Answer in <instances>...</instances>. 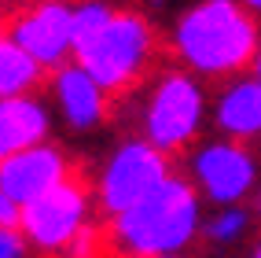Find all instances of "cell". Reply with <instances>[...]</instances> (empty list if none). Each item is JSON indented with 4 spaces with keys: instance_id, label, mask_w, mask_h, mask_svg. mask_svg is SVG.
<instances>
[{
    "instance_id": "cell-2",
    "label": "cell",
    "mask_w": 261,
    "mask_h": 258,
    "mask_svg": "<svg viewBox=\"0 0 261 258\" xmlns=\"http://www.w3.org/2000/svg\"><path fill=\"white\" fill-rule=\"evenodd\" d=\"M118 114H125L133 136L173 159L177 151H191L199 144L202 126L210 118V92L184 66L159 63L133 92H125Z\"/></svg>"
},
{
    "instance_id": "cell-8",
    "label": "cell",
    "mask_w": 261,
    "mask_h": 258,
    "mask_svg": "<svg viewBox=\"0 0 261 258\" xmlns=\"http://www.w3.org/2000/svg\"><path fill=\"white\" fill-rule=\"evenodd\" d=\"M70 11H74V0H30L4 22V33L44 74H51L74 59Z\"/></svg>"
},
{
    "instance_id": "cell-3",
    "label": "cell",
    "mask_w": 261,
    "mask_h": 258,
    "mask_svg": "<svg viewBox=\"0 0 261 258\" xmlns=\"http://www.w3.org/2000/svg\"><path fill=\"white\" fill-rule=\"evenodd\" d=\"M202 199L184 174H173L166 184L118 214L103 229V244L114 258H169L184 254L202 232Z\"/></svg>"
},
{
    "instance_id": "cell-18",
    "label": "cell",
    "mask_w": 261,
    "mask_h": 258,
    "mask_svg": "<svg viewBox=\"0 0 261 258\" xmlns=\"http://www.w3.org/2000/svg\"><path fill=\"white\" fill-rule=\"evenodd\" d=\"M8 225H19V206L0 192V229H8Z\"/></svg>"
},
{
    "instance_id": "cell-7",
    "label": "cell",
    "mask_w": 261,
    "mask_h": 258,
    "mask_svg": "<svg viewBox=\"0 0 261 258\" xmlns=\"http://www.w3.org/2000/svg\"><path fill=\"white\" fill-rule=\"evenodd\" d=\"M92 210H96L92 184L81 174H74V177H66L59 188L44 192L41 199L26 203L19 210V229L30 240L33 254L59 258L85 225H92Z\"/></svg>"
},
{
    "instance_id": "cell-1",
    "label": "cell",
    "mask_w": 261,
    "mask_h": 258,
    "mask_svg": "<svg viewBox=\"0 0 261 258\" xmlns=\"http://www.w3.org/2000/svg\"><path fill=\"white\" fill-rule=\"evenodd\" d=\"M261 44V22L239 0H191L169 22V59L199 81H228L250 71Z\"/></svg>"
},
{
    "instance_id": "cell-6",
    "label": "cell",
    "mask_w": 261,
    "mask_h": 258,
    "mask_svg": "<svg viewBox=\"0 0 261 258\" xmlns=\"http://www.w3.org/2000/svg\"><path fill=\"white\" fill-rule=\"evenodd\" d=\"M191 188L202 203L214 206H243L261 184V162L254 148L210 136L188 151V174Z\"/></svg>"
},
{
    "instance_id": "cell-9",
    "label": "cell",
    "mask_w": 261,
    "mask_h": 258,
    "mask_svg": "<svg viewBox=\"0 0 261 258\" xmlns=\"http://www.w3.org/2000/svg\"><path fill=\"white\" fill-rule=\"evenodd\" d=\"M74 174L77 170L70 162V155H66V148L48 140V144L26 148V151H19V155H11V159L0 162V192L22 210L26 203L41 199L44 192L59 188Z\"/></svg>"
},
{
    "instance_id": "cell-24",
    "label": "cell",
    "mask_w": 261,
    "mask_h": 258,
    "mask_svg": "<svg viewBox=\"0 0 261 258\" xmlns=\"http://www.w3.org/2000/svg\"><path fill=\"white\" fill-rule=\"evenodd\" d=\"M169 258H184V254H169Z\"/></svg>"
},
{
    "instance_id": "cell-23",
    "label": "cell",
    "mask_w": 261,
    "mask_h": 258,
    "mask_svg": "<svg viewBox=\"0 0 261 258\" xmlns=\"http://www.w3.org/2000/svg\"><path fill=\"white\" fill-rule=\"evenodd\" d=\"M4 8H8V0H0V11H4Z\"/></svg>"
},
{
    "instance_id": "cell-14",
    "label": "cell",
    "mask_w": 261,
    "mask_h": 258,
    "mask_svg": "<svg viewBox=\"0 0 261 258\" xmlns=\"http://www.w3.org/2000/svg\"><path fill=\"white\" fill-rule=\"evenodd\" d=\"M250 225H254V214H250L247 203L243 206H217L210 218H202V232L199 236L206 244H214V247H232L250 232Z\"/></svg>"
},
{
    "instance_id": "cell-13",
    "label": "cell",
    "mask_w": 261,
    "mask_h": 258,
    "mask_svg": "<svg viewBox=\"0 0 261 258\" xmlns=\"http://www.w3.org/2000/svg\"><path fill=\"white\" fill-rule=\"evenodd\" d=\"M44 78L48 74L8 37L4 26H0V100H15V96L37 92Z\"/></svg>"
},
{
    "instance_id": "cell-5",
    "label": "cell",
    "mask_w": 261,
    "mask_h": 258,
    "mask_svg": "<svg viewBox=\"0 0 261 258\" xmlns=\"http://www.w3.org/2000/svg\"><path fill=\"white\" fill-rule=\"evenodd\" d=\"M173 177V159L151 148L147 140L125 133L121 140L107 151V159L99 162L96 181H92V199L103 218H118L133 210L136 203H144L159 184Z\"/></svg>"
},
{
    "instance_id": "cell-17",
    "label": "cell",
    "mask_w": 261,
    "mask_h": 258,
    "mask_svg": "<svg viewBox=\"0 0 261 258\" xmlns=\"http://www.w3.org/2000/svg\"><path fill=\"white\" fill-rule=\"evenodd\" d=\"M0 258H33V247H30V240L22 236L19 225L0 229Z\"/></svg>"
},
{
    "instance_id": "cell-20",
    "label": "cell",
    "mask_w": 261,
    "mask_h": 258,
    "mask_svg": "<svg viewBox=\"0 0 261 258\" xmlns=\"http://www.w3.org/2000/svg\"><path fill=\"white\" fill-rule=\"evenodd\" d=\"M250 74L261 81V44H257V56H254V63H250Z\"/></svg>"
},
{
    "instance_id": "cell-15",
    "label": "cell",
    "mask_w": 261,
    "mask_h": 258,
    "mask_svg": "<svg viewBox=\"0 0 261 258\" xmlns=\"http://www.w3.org/2000/svg\"><path fill=\"white\" fill-rule=\"evenodd\" d=\"M114 4L111 0H74V11H70V44H74V56L85 52L99 33L114 19Z\"/></svg>"
},
{
    "instance_id": "cell-11",
    "label": "cell",
    "mask_w": 261,
    "mask_h": 258,
    "mask_svg": "<svg viewBox=\"0 0 261 258\" xmlns=\"http://www.w3.org/2000/svg\"><path fill=\"white\" fill-rule=\"evenodd\" d=\"M210 126L217 136L247 148L261 140V81L250 71L221 81L210 92Z\"/></svg>"
},
{
    "instance_id": "cell-4",
    "label": "cell",
    "mask_w": 261,
    "mask_h": 258,
    "mask_svg": "<svg viewBox=\"0 0 261 258\" xmlns=\"http://www.w3.org/2000/svg\"><path fill=\"white\" fill-rule=\"evenodd\" d=\"M74 63L111 100H121L159 66V30L140 8H118L99 37L74 56Z\"/></svg>"
},
{
    "instance_id": "cell-16",
    "label": "cell",
    "mask_w": 261,
    "mask_h": 258,
    "mask_svg": "<svg viewBox=\"0 0 261 258\" xmlns=\"http://www.w3.org/2000/svg\"><path fill=\"white\" fill-rule=\"evenodd\" d=\"M99 247H103V229H99V225H85L59 258H96Z\"/></svg>"
},
{
    "instance_id": "cell-21",
    "label": "cell",
    "mask_w": 261,
    "mask_h": 258,
    "mask_svg": "<svg viewBox=\"0 0 261 258\" xmlns=\"http://www.w3.org/2000/svg\"><path fill=\"white\" fill-rule=\"evenodd\" d=\"M239 4H243V8H247L250 15H261V0H239Z\"/></svg>"
},
{
    "instance_id": "cell-19",
    "label": "cell",
    "mask_w": 261,
    "mask_h": 258,
    "mask_svg": "<svg viewBox=\"0 0 261 258\" xmlns=\"http://www.w3.org/2000/svg\"><path fill=\"white\" fill-rule=\"evenodd\" d=\"M250 214H254V221L261 225V184H257V192H254V206H250Z\"/></svg>"
},
{
    "instance_id": "cell-10",
    "label": "cell",
    "mask_w": 261,
    "mask_h": 258,
    "mask_svg": "<svg viewBox=\"0 0 261 258\" xmlns=\"http://www.w3.org/2000/svg\"><path fill=\"white\" fill-rule=\"evenodd\" d=\"M48 103L70 133H92L111 118V96L74 59L48 74Z\"/></svg>"
},
{
    "instance_id": "cell-12",
    "label": "cell",
    "mask_w": 261,
    "mask_h": 258,
    "mask_svg": "<svg viewBox=\"0 0 261 258\" xmlns=\"http://www.w3.org/2000/svg\"><path fill=\"white\" fill-rule=\"evenodd\" d=\"M51 129H56V114H51L48 96L30 92V96L0 100V162L26 148L48 144Z\"/></svg>"
},
{
    "instance_id": "cell-22",
    "label": "cell",
    "mask_w": 261,
    "mask_h": 258,
    "mask_svg": "<svg viewBox=\"0 0 261 258\" xmlns=\"http://www.w3.org/2000/svg\"><path fill=\"white\" fill-rule=\"evenodd\" d=\"M250 258H261V240L254 244V251H250Z\"/></svg>"
}]
</instances>
